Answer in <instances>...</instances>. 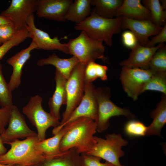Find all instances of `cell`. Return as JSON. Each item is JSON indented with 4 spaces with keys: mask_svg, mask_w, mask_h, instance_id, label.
Masks as SVG:
<instances>
[{
    "mask_svg": "<svg viewBox=\"0 0 166 166\" xmlns=\"http://www.w3.org/2000/svg\"><path fill=\"white\" fill-rule=\"evenodd\" d=\"M16 166H22L19 165H16Z\"/></svg>",
    "mask_w": 166,
    "mask_h": 166,
    "instance_id": "42",
    "label": "cell"
},
{
    "mask_svg": "<svg viewBox=\"0 0 166 166\" xmlns=\"http://www.w3.org/2000/svg\"><path fill=\"white\" fill-rule=\"evenodd\" d=\"M37 0H12L1 15L10 19L18 29L26 28L29 17L36 12Z\"/></svg>",
    "mask_w": 166,
    "mask_h": 166,
    "instance_id": "12",
    "label": "cell"
},
{
    "mask_svg": "<svg viewBox=\"0 0 166 166\" xmlns=\"http://www.w3.org/2000/svg\"><path fill=\"white\" fill-rule=\"evenodd\" d=\"M143 5L150 11V20L155 25L162 27L166 24V11L159 0H143Z\"/></svg>",
    "mask_w": 166,
    "mask_h": 166,
    "instance_id": "26",
    "label": "cell"
},
{
    "mask_svg": "<svg viewBox=\"0 0 166 166\" xmlns=\"http://www.w3.org/2000/svg\"><path fill=\"white\" fill-rule=\"evenodd\" d=\"M149 40L145 46L152 47L159 43L164 44L166 42V24L163 26L160 31Z\"/></svg>",
    "mask_w": 166,
    "mask_h": 166,
    "instance_id": "36",
    "label": "cell"
},
{
    "mask_svg": "<svg viewBox=\"0 0 166 166\" xmlns=\"http://www.w3.org/2000/svg\"><path fill=\"white\" fill-rule=\"evenodd\" d=\"M160 4L163 9L165 10L166 9V1L165 0H160Z\"/></svg>",
    "mask_w": 166,
    "mask_h": 166,
    "instance_id": "40",
    "label": "cell"
},
{
    "mask_svg": "<svg viewBox=\"0 0 166 166\" xmlns=\"http://www.w3.org/2000/svg\"><path fill=\"white\" fill-rule=\"evenodd\" d=\"M8 126L0 135L4 144H8L18 138H23L37 136V133L27 126L23 115L18 107L13 105L11 107Z\"/></svg>",
    "mask_w": 166,
    "mask_h": 166,
    "instance_id": "10",
    "label": "cell"
},
{
    "mask_svg": "<svg viewBox=\"0 0 166 166\" xmlns=\"http://www.w3.org/2000/svg\"><path fill=\"white\" fill-rule=\"evenodd\" d=\"M42 102V98L39 95L33 96L22 109V113L37 128V137L39 141L46 139V132L49 128L51 127L55 128L60 124L59 120L43 109Z\"/></svg>",
    "mask_w": 166,
    "mask_h": 166,
    "instance_id": "8",
    "label": "cell"
},
{
    "mask_svg": "<svg viewBox=\"0 0 166 166\" xmlns=\"http://www.w3.org/2000/svg\"><path fill=\"white\" fill-rule=\"evenodd\" d=\"M95 89L93 82L85 83L84 94L81 101L62 128L67 124L81 117H88L95 121H97L98 105L95 95Z\"/></svg>",
    "mask_w": 166,
    "mask_h": 166,
    "instance_id": "13",
    "label": "cell"
},
{
    "mask_svg": "<svg viewBox=\"0 0 166 166\" xmlns=\"http://www.w3.org/2000/svg\"><path fill=\"white\" fill-rule=\"evenodd\" d=\"M71 122V128L61 140L60 150L63 152L74 148L80 154L86 153L95 142L94 135L97 132L96 123L90 118L84 117Z\"/></svg>",
    "mask_w": 166,
    "mask_h": 166,
    "instance_id": "1",
    "label": "cell"
},
{
    "mask_svg": "<svg viewBox=\"0 0 166 166\" xmlns=\"http://www.w3.org/2000/svg\"><path fill=\"white\" fill-rule=\"evenodd\" d=\"M108 67L95 61L91 62L85 66L84 73V79L85 83L93 82L97 78L103 81L107 79V72Z\"/></svg>",
    "mask_w": 166,
    "mask_h": 166,
    "instance_id": "27",
    "label": "cell"
},
{
    "mask_svg": "<svg viewBox=\"0 0 166 166\" xmlns=\"http://www.w3.org/2000/svg\"><path fill=\"white\" fill-rule=\"evenodd\" d=\"M153 119L152 123L147 127L146 136H161V130L166 123V95L163 94L156 108L150 113Z\"/></svg>",
    "mask_w": 166,
    "mask_h": 166,
    "instance_id": "22",
    "label": "cell"
},
{
    "mask_svg": "<svg viewBox=\"0 0 166 166\" xmlns=\"http://www.w3.org/2000/svg\"><path fill=\"white\" fill-rule=\"evenodd\" d=\"M37 136L20 140L16 139L9 143L10 149L0 156V164L22 166H36L43 162L45 158L36 148L39 142Z\"/></svg>",
    "mask_w": 166,
    "mask_h": 166,
    "instance_id": "2",
    "label": "cell"
},
{
    "mask_svg": "<svg viewBox=\"0 0 166 166\" xmlns=\"http://www.w3.org/2000/svg\"><path fill=\"white\" fill-rule=\"evenodd\" d=\"M36 166H85L81 155L76 148H72L62 152L59 155L45 159Z\"/></svg>",
    "mask_w": 166,
    "mask_h": 166,
    "instance_id": "21",
    "label": "cell"
},
{
    "mask_svg": "<svg viewBox=\"0 0 166 166\" xmlns=\"http://www.w3.org/2000/svg\"><path fill=\"white\" fill-rule=\"evenodd\" d=\"M2 44L0 43V45H1Z\"/></svg>",
    "mask_w": 166,
    "mask_h": 166,
    "instance_id": "43",
    "label": "cell"
},
{
    "mask_svg": "<svg viewBox=\"0 0 166 166\" xmlns=\"http://www.w3.org/2000/svg\"><path fill=\"white\" fill-rule=\"evenodd\" d=\"M0 166H16V165L11 164H0Z\"/></svg>",
    "mask_w": 166,
    "mask_h": 166,
    "instance_id": "41",
    "label": "cell"
},
{
    "mask_svg": "<svg viewBox=\"0 0 166 166\" xmlns=\"http://www.w3.org/2000/svg\"><path fill=\"white\" fill-rule=\"evenodd\" d=\"M72 0H37L36 14L39 18L65 22L67 10Z\"/></svg>",
    "mask_w": 166,
    "mask_h": 166,
    "instance_id": "15",
    "label": "cell"
},
{
    "mask_svg": "<svg viewBox=\"0 0 166 166\" xmlns=\"http://www.w3.org/2000/svg\"><path fill=\"white\" fill-rule=\"evenodd\" d=\"M28 38L29 35L26 28L18 30L11 39L0 45V60L12 48L18 45Z\"/></svg>",
    "mask_w": 166,
    "mask_h": 166,
    "instance_id": "30",
    "label": "cell"
},
{
    "mask_svg": "<svg viewBox=\"0 0 166 166\" xmlns=\"http://www.w3.org/2000/svg\"><path fill=\"white\" fill-rule=\"evenodd\" d=\"M122 39L124 46L131 49L138 43L134 34L130 30L124 31L122 34Z\"/></svg>",
    "mask_w": 166,
    "mask_h": 166,
    "instance_id": "35",
    "label": "cell"
},
{
    "mask_svg": "<svg viewBox=\"0 0 166 166\" xmlns=\"http://www.w3.org/2000/svg\"><path fill=\"white\" fill-rule=\"evenodd\" d=\"M153 73L148 69L123 66L120 79L124 91L128 97L136 101Z\"/></svg>",
    "mask_w": 166,
    "mask_h": 166,
    "instance_id": "9",
    "label": "cell"
},
{
    "mask_svg": "<svg viewBox=\"0 0 166 166\" xmlns=\"http://www.w3.org/2000/svg\"><path fill=\"white\" fill-rule=\"evenodd\" d=\"M56 88L48 104L50 113L58 120L60 119V109L63 105H66L67 95L65 84L67 79L57 69H56L54 77Z\"/></svg>",
    "mask_w": 166,
    "mask_h": 166,
    "instance_id": "18",
    "label": "cell"
},
{
    "mask_svg": "<svg viewBox=\"0 0 166 166\" xmlns=\"http://www.w3.org/2000/svg\"><path fill=\"white\" fill-rule=\"evenodd\" d=\"M34 19V14H31L27 19L26 28L29 32V38L32 39V42L37 46L36 49L57 50L65 54H69L66 43H61L58 36L51 38L47 33L37 28Z\"/></svg>",
    "mask_w": 166,
    "mask_h": 166,
    "instance_id": "11",
    "label": "cell"
},
{
    "mask_svg": "<svg viewBox=\"0 0 166 166\" xmlns=\"http://www.w3.org/2000/svg\"><path fill=\"white\" fill-rule=\"evenodd\" d=\"M66 44L69 54L85 65L97 59H105L103 42L91 38L84 31H81L77 37L69 40Z\"/></svg>",
    "mask_w": 166,
    "mask_h": 166,
    "instance_id": "5",
    "label": "cell"
},
{
    "mask_svg": "<svg viewBox=\"0 0 166 166\" xmlns=\"http://www.w3.org/2000/svg\"><path fill=\"white\" fill-rule=\"evenodd\" d=\"M11 107L0 108V135L4 133L6 129L5 127L8 123L10 115Z\"/></svg>",
    "mask_w": 166,
    "mask_h": 166,
    "instance_id": "37",
    "label": "cell"
},
{
    "mask_svg": "<svg viewBox=\"0 0 166 166\" xmlns=\"http://www.w3.org/2000/svg\"><path fill=\"white\" fill-rule=\"evenodd\" d=\"M146 127L143 123L138 121L131 119L125 124L124 127L125 133L132 137L146 136Z\"/></svg>",
    "mask_w": 166,
    "mask_h": 166,
    "instance_id": "32",
    "label": "cell"
},
{
    "mask_svg": "<svg viewBox=\"0 0 166 166\" xmlns=\"http://www.w3.org/2000/svg\"><path fill=\"white\" fill-rule=\"evenodd\" d=\"M8 24H13L8 18L0 15V26Z\"/></svg>",
    "mask_w": 166,
    "mask_h": 166,
    "instance_id": "38",
    "label": "cell"
},
{
    "mask_svg": "<svg viewBox=\"0 0 166 166\" xmlns=\"http://www.w3.org/2000/svg\"><path fill=\"white\" fill-rule=\"evenodd\" d=\"M123 0H90L91 6L95 13L102 18H114L117 10L121 6Z\"/></svg>",
    "mask_w": 166,
    "mask_h": 166,
    "instance_id": "25",
    "label": "cell"
},
{
    "mask_svg": "<svg viewBox=\"0 0 166 166\" xmlns=\"http://www.w3.org/2000/svg\"><path fill=\"white\" fill-rule=\"evenodd\" d=\"M2 68L0 61V105L2 108L11 107L13 105L12 91L5 79Z\"/></svg>",
    "mask_w": 166,
    "mask_h": 166,
    "instance_id": "31",
    "label": "cell"
},
{
    "mask_svg": "<svg viewBox=\"0 0 166 166\" xmlns=\"http://www.w3.org/2000/svg\"><path fill=\"white\" fill-rule=\"evenodd\" d=\"M110 89L109 87L96 88L95 95L98 105L97 131L101 132L106 130L110 125L109 119L113 117L123 116L131 120L135 116L130 110L121 108L110 100Z\"/></svg>",
    "mask_w": 166,
    "mask_h": 166,
    "instance_id": "6",
    "label": "cell"
},
{
    "mask_svg": "<svg viewBox=\"0 0 166 166\" xmlns=\"http://www.w3.org/2000/svg\"><path fill=\"white\" fill-rule=\"evenodd\" d=\"M163 44L148 47L142 45L138 43L132 49L128 58L121 61L120 64L122 67L147 69L152 56Z\"/></svg>",
    "mask_w": 166,
    "mask_h": 166,
    "instance_id": "16",
    "label": "cell"
},
{
    "mask_svg": "<svg viewBox=\"0 0 166 166\" xmlns=\"http://www.w3.org/2000/svg\"><path fill=\"white\" fill-rule=\"evenodd\" d=\"M37 48L35 44L32 42L28 47L22 49L7 60L8 64L13 68L12 74L8 83L12 91L18 88L20 85L24 65L30 57L31 52Z\"/></svg>",
    "mask_w": 166,
    "mask_h": 166,
    "instance_id": "17",
    "label": "cell"
},
{
    "mask_svg": "<svg viewBox=\"0 0 166 166\" xmlns=\"http://www.w3.org/2000/svg\"><path fill=\"white\" fill-rule=\"evenodd\" d=\"M19 30L14 24L0 26V43L2 44L8 41Z\"/></svg>",
    "mask_w": 166,
    "mask_h": 166,
    "instance_id": "33",
    "label": "cell"
},
{
    "mask_svg": "<svg viewBox=\"0 0 166 166\" xmlns=\"http://www.w3.org/2000/svg\"><path fill=\"white\" fill-rule=\"evenodd\" d=\"M147 69L153 73L166 72V46L164 44L152 56Z\"/></svg>",
    "mask_w": 166,
    "mask_h": 166,
    "instance_id": "29",
    "label": "cell"
},
{
    "mask_svg": "<svg viewBox=\"0 0 166 166\" xmlns=\"http://www.w3.org/2000/svg\"><path fill=\"white\" fill-rule=\"evenodd\" d=\"M71 122L66 124L53 136L39 141L36 144V148L45 156V159L56 157L60 155L61 152L59 145L62 137L71 128Z\"/></svg>",
    "mask_w": 166,
    "mask_h": 166,
    "instance_id": "20",
    "label": "cell"
},
{
    "mask_svg": "<svg viewBox=\"0 0 166 166\" xmlns=\"http://www.w3.org/2000/svg\"><path fill=\"white\" fill-rule=\"evenodd\" d=\"M90 0H75L69 6L66 14L65 19L78 24L90 14Z\"/></svg>",
    "mask_w": 166,
    "mask_h": 166,
    "instance_id": "24",
    "label": "cell"
},
{
    "mask_svg": "<svg viewBox=\"0 0 166 166\" xmlns=\"http://www.w3.org/2000/svg\"><path fill=\"white\" fill-rule=\"evenodd\" d=\"M94 138L93 147L86 154L103 159L115 166H124L120 163L119 159L124 155L122 147L127 145L128 142L121 134H108L105 139L97 136Z\"/></svg>",
    "mask_w": 166,
    "mask_h": 166,
    "instance_id": "7",
    "label": "cell"
},
{
    "mask_svg": "<svg viewBox=\"0 0 166 166\" xmlns=\"http://www.w3.org/2000/svg\"><path fill=\"white\" fill-rule=\"evenodd\" d=\"M122 22L121 17L112 19L103 18L97 14L93 9L90 15L81 22L76 24L74 29L84 31L91 38L111 46L113 36L121 31Z\"/></svg>",
    "mask_w": 166,
    "mask_h": 166,
    "instance_id": "3",
    "label": "cell"
},
{
    "mask_svg": "<svg viewBox=\"0 0 166 166\" xmlns=\"http://www.w3.org/2000/svg\"><path fill=\"white\" fill-rule=\"evenodd\" d=\"M4 144L0 136V156L4 154L7 152V149Z\"/></svg>",
    "mask_w": 166,
    "mask_h": 166,
    "instance_id": "39",
    "label": "cell"
},
{
    "mask_svg": "<svg viewBox=\"0 0 166 166\" xmlns=\"http://www.w3.org/2000/svg\"><path fill=\"white\" fill-rule=\"evenodd\" d=\"M86 65L78 63L72 70L67 79L65 88L67 95L66 109L62 114L60 125L54 128L52 132L54 135L62 128L72 112L81 101L84 93L85 83L84 73Z\"/></svg>",
    "mask_w": 166,
    "mask_h": 166,
    "instance_id": "4",
    "label": "cell"
},
{
    "mask_svg": "<svg viewBox=\"0 0 166 166\" xmlns=\"http://www.w3.org/2000/svg\"><path fill=\"white\" fill-rule=\"evenodd\" d=\"M116 17H125L135 20H150L149 10L140 0H124L116 11Z\"/></svg>",
    "mask_w": 166,
    "mask_h": 166,
    "instance_id": "19",
    "label": "cell"
},
{
    "mask_svg": "<svg viewBox=\"0 0 166 166\" xmlns=\"http://www.w3.org/2000/svg\"><path fill=\"white\" fill-rule=\"evenodd\" d=\"M147 90L158 91L166 95V72L153 73L144 85L142 93Z\"/></svg>",
    "mask_w": 166,
    "mask_h": 166,
    "instance_id": "28",
    "label": "cell"
},
{
    "mask_svg": "<svg viewBox=\"0 0 166 166\" xmlns=\"http://www.w3.org/2000/svg\"><path fill=\"white\" fill-rule=\"evenodd\" d=\"M85 166H115L113 164L106 161L101 163V159L100 157L87 154L85 153L81 154Z\"/></svg>",
    "mask_w": 166,
    "mask_h": 166,
    "instance_id": "34",
    "label": "cell"
},
{
    "mask_svg": "<svg viewBox=\"0 0 166 166\" xmlns=\"http://www.w3.org/2000/svg\"><path fill=\"white\" fill-rule=\"evenodd\" d=\"M79 62L78 59L74 56L69 58L63 59L53 53L48 57L39 59L37 62V64L39 66L52 65L67 79L73 69Z\"/></svg>",
    "mask_w": 166,
    "mask_h": 166,
    "instance_id": "23",
    "label": "cell"
},
{
    "mask_svg": "<svg viewBox=\"0 0 166 166\" xmlns=\"http://www.w3.org/2000/svg\"><path fill=\"white\" fill-rule=\"evenodd\" d=\"M122 17V29H128L136 37L138 43L145 46L149 37L155 35L162 30L163 26L154 24L149 20H135Z\"/></svg>",
    "mask_w": 166,
    "mask_h": 166,
    "instance_id": "14",
    "label": "cell"
}]
</instances>
